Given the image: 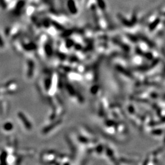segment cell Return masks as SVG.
I'll return each mask as SVG.
<instances>
[{
  "instance_id": "1",
  "label": "cell",
  "mask_w": 165,
  "mask_h": 165,
  "mask_svg": "<svg viewBox=\"0 0 165 165\" xmlns=\"http://www.w3.org/2000/svg\"><path fill=\"white\" fill-rule=\"evenodd\" d=\"M17 117H18L19 121H20L21 123L23 125L25 130H27V131H31L32 130L33 124L24 113L21 111L18 112L17 113Z\"/></svg>"
},
{
  "instance_id": "2",
  "label": "cell",
  "mask_w": 165,
  "mask_h": 165,
  "mask_svg": "<svg viewBox=\"0 0 165 165\" xmlns=\"http://www.w3.org/2000/svg\"><path fill=\"white\" fill-rule=\"evenodd\" d=\"M34 72H35V63L32 59H28L26 61V78L28 80L33 78Z\"/></svg>"
},
{
  "instance_id": "3",
  "label": "cell",
  "mask_w": 165,
  "mask_h": 165,
  "mask_svg": "<svg viewBox=\"0 0 165 165\" xmlns=\"http://www.w3.org/2000/svg\"><path fill=\"white\" fill-rule=\"evenodd\" d=\"M0 109L2 114H6L8 113L9 106L7 101H2L0 103Z\"/></svg>"
},
{
  "instance_id": "4",
  "label": "cell",
  "mask_w": 165,
  "mask_h": 165,
  "mask_svg": "<svg viewBox=\"0 0 165 165\" xmlns=\"http://www.w3.org/2000/svg\"><path fill=\"white\" fill-rule=\"evenodd\" d=\"M2 129L4 132L10 133V132H12V130H14V127L13 124L11 122H7L3 124V125H2Z\"/></svg>"
},
{
  "instance_id": "5",
  "label": "cell",
  "mask_w": 165,
  "mask_h": 165,
  "mask_svg": "<svg viewBox=\"0 0 165 165\" xmlns=\"http://www.w3.org/2000/svg\"><path fill=\"white\" fill-rule=\"evenodd\" d=\"M34 152L35 151H34V150H31L30 149H25V150L24 149L23 150H21L20 155V156H30V155H33Z\"/></svg>"
}]
</instances>
